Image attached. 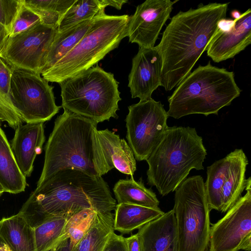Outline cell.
I'll return each instance as SVG.
<instances>
[{"mask_svg": "<svg viewBox=\"0 0 251 251\" xmlns=\"http://www.w3.org/2000/svg\"><path fill=\"white\" fill-rule=\"evenodd\" d=\"M231 16L234 19H238L241 16V13L238 10L234 9L231 11Z\"/></svg>", "mask_w": 251, "mask_h": 251, "instance_id": "obj_42", "label": "cell"}, {"mask_svg": "<svg viewBox=\"0 0 251 251\" xmlns=\"http://www.w3.org/2000/svg\"><path fill=\"white\" fill-rule=\"evenodd\" d=\"M4 193V191L1 186L0 185V196L2 195V194Z\"/></svg>", "mask_w": 251, "mask_h": 251, "instance_id": "obj_43", "label": "cell"}, {"mask_svg": "<svg viewBox=\"0 0 251 251\" xmlns=\"http://www.w3.org/2000/svg\"><path fill=\"white\" fill-rule=\"evenodd\" d=\"M57 28L39 22L9 36L1 58L11 68L41 75L44 62Z\"/></svg>", "mask_w": 251, "mask_h": 251, "instance_id": "obj_12", "label": "cell"}, {"mask_svg": "<svg viewBox=\"0 0 251 251\" xmlns=\"http://www.w3.org/2000/svg\"><path fill=\"white\" fill-rule=\"evenodd\" d=\"M47 251H53V248L51 249H50V250H48Z\"/></svg>", "mask_w": 251, "mask_h": 251, "instance_id": "obj_44", "label": "cell"}, {"mask_svg": "<svg viewBox=\"0 0 251 251\" xmlns=\"http://www.w3.org/2000/svg\"><path fill=\"white\" fill-rule=\"evenodd\" d=\"M175 191L178 251H208L210 210L203 178L189 177Z\"/></svg>", "mask_w": 251, "mask_h": 251, "instance_id": "obj_8", "label": "cell"}, {"mask_svg": "<svg viewBox=\"0 0 251 251\" xmlns=\"http://www.w3.org/2000/svg\"><path fill=\"white\" fill-rule=\"evenodd\" d=\"M106 7L104 0H75L61 18L57 31H62L79 23L93 19Z\"/></svg>", "mask_w": 251, "mask_h": 251, "instance_id": "obj_26", "label": "cell"}, {"mask_svg": "<svg viewBox=\"0 0 251 251\" xmlns=\"http://www.w3.org/2000/svg\"><path fill=\"white\" fill-rule=\"evenodd\" d=\"M116 205L101 176L67 169L36 187L19 212L33 227L50 217L71 216L89 208L96 212L109 213Z\"/></svg>", "mask_w": 251, "mask_h": 251, "instance_id": "obj_2", "label": "cell"}, {"mask_svg": "<svg viewBox=\"0 0 251 251\" xmlns=\"http://www.w3.org/2000/svg\"><path fill=\"white\" fill-rule=\"evenodd\" d=\"M248 163L243 150L237 149L207 167L204 189L210 211L227 212L241 197Z\"/></svg>", "mask_w": 251, "mask_h": 251, "instance_id": "obj_10", "label": "cell"}, {"mask_svg": "<svg viewBox=\"0 0 251 251\" xmlns=\"http://www.w3.org/2000/svg\"><path fill=\"white\" fill-rule=\"evenodd\" d=\"M176 2L177 0H147L138 5L134 13L129 16L127 26L129 42L137 44L139 48L154 47Z\"/></svg>", "mask_w": 251, "mask_h": 251, "instance_id": "obj_14", "label": "cell"}, {"mask_svg": "<svg viewBox=\"0 0 251 251\" xmlns=\"http://www.w3.org/2000/svg\"><path fill=\"white\" fill-rule=\"evenodd\" d=\"M53 251H71L69 239L58 243L53 248Z\"/></svg>", "mask_w": 251, "mask_h": 251, "instance_id": "obj_38", "label": "cell"}, {"mask_svg": "<svg viewBox=\"0 0 251 251\" xmlns=\"http://www.w3.org/2000/svg\"><path fill=\"white\" fill-rule=\"evenodd\" d=\"M98 136L105 157L113 167L133 177L136 170V159L128 144L119 135L106 128L98 130Z\"/></svg>", "mask_w": 251, "mask_h": 251, "instance_id": "obj_19", "label": "cell"}, {"mask_svg": "<svg viewBox=\"0 0 251 251\" xmlns=\"http://www.w3.org/2000/svg\"><path fill=\"white\" fill-rule=\"evenodd\" d=\"M11 69L0 56V90L9 98Z\"/></svg>", "mask_w": 251, "mask_h": 251, "instance_id": "obj_33", "label": "cell"}, {"mask_svg": "<svg viewBox=\"0 0 251 251\" xmlns=\"http://www.w3.org/2000/svg\"><path fill=\"white\" fill-rule=\"evenodd\" d=\"M95 211L86 209L75 213L68 219L59 243L69 239L71 250L78 244L87 232L93 220Z\"/></svg>", "mask_w": 251, "mask_h": 251, "instance_id": "obj_29", "label": "cell"}, {"mask_svg": "<svg viewBox=\"0 0 251 251\" xmlns=\"http://www.w3.org/2000/svg\"><path fill=\"white\" fill-rule=\"evenodd\" d=\"M162 59L156 46L139 48L132 60L128 86L131 98L140 100L151 98L153 92L161 86Z\"/></svg>", "mask_w": 251, "mask_h": 251, "instance_id": "obj_15", "label": "cell"}, {"mask_svg": "<svg viewBox=\"0 0 251 251\" xmlns=\"http://www.w3.org/2000/svg\"><path fill=\"white\" fill-rule=\"evenodd\" d=\"M229 3H200L174 16L157 46L162 59L161 84L166 91L191 72L225 18Z\"/></svg>", "mask_w": 251, "mask_h": 251, "instance_id": "obj_1", "label": "cell"}, {"mask_svg": "<svg viewBox=\"0 0 251 251\" xmlns=\"http://www.w3.org/2000/svg\"><path fill=\"white\" fill-rule=\"evenodd\" d=\"M75 0H22L23 4L40 18L44 25L58 27V23Z\"/></svg>", "mask_w": 251, "mask_h": 251, "instance_id": "obj_28", "label": "cell"}, {"mask_svg": "<svg viewBox=\"0 0 251 251\" xmlns=\"http://www.w3.org/2000/svg\"><path fill=\"white\" fill-rule=\"evenodd\" d=\"M59 84L64 109L98 124L117 118L121 98L113 74L91 67Z\"/></svg>", "mask_w": 251, "mask_h": 251, "instance_id": "obj_7", "label": "cell"}, {"mask_svg": "<svg viewBox=\"0 0 251 251\" xmlns=\"http://www.w3.org/2000/svg\"><path fill=\"white\" fill-rule=\"evenodd\" d=\"M127 251H140V244L137 234L125 237Z\"/></svg>", "mask_w": 251, "mask_h": 251, "instance_id": "obj_36", "label": "cell"}, {"mask_svg": "<svg viewBox=\"0 0 251 251\" xmlns=\"http://www.w3.org/2000/svg\"><path fill=\"white\" fill-rule=\"evenodd\" d=\"M241 92L233 72L213 66L209 61L191 72L168 97L167 114L176 119L194 114L217 115Z\"/></svg>", "mask_w": 251, "mask_h": 251, "instance_id": "obj_5", "label": "cell"}, {"mask_svg": "<svg viewBox=\"0 0 251 251\" xmlns=\"http://www.w3.org/2000/svg\"><path fill=\"white\" fill-rule=\"evenodd\" d=\"M114 214L95 212L86 233L71 251H102L111 234L114 232Z\"/></svg>", "mask_w": 251, "mask_h": 251, "instance_id": "obj_24", "label": "cell"}, {"mask_svg": "<svg viewBox=\"0 0 251 251\" xmlns=\"http://www.w3.org/2000/svg\"><path fill=\"white\" fill-rule=\"evenodd\" d=\"M105 4L106 6H110L115 7V8L120 10L121 9L122 6L128 1L127 0H104Z\"/></svg>", "mask_w": 251, "mask_h": 251, "instance_id": "obj_40", "label": "cell"}, {"mask_svg": "<svg viewBox=\"0 0 251 251\" xmlns=\"http://www.w3.org/2000/svg\"></svg>", "mask_w": 251, "mask_h": 251, "instance_id": "obj_45", "label": "cell"}, {"mask_svg": "<svg viewBox=\"0 0 251 251\" xmlns=\"http://www.w3.org/2000/svg\"><path fill=\"white\" fill-rule=\"evenodd\" d=\"M243 250L245 251H251V233L247 235L241 242L239 250Z\"/></svg>", "mask_w": 251, "mask_h": 251, "instance_id": "obj_39", "label": "cell"}, {"mask_svg": "<svg viewBox=\"0 0 251 251\" xmlns=\"http://www.w3.org/2000/svg\"><path fill=\"white\" fill-rule=\"evenodd\" d=\"M136 234L140 251H178L176 219L173 209L145 225Z\"/></svg>", "mask_w": 251, "mask_h": 251, "instance_id": "obj_18", "label": "cell"}, {"mask_svg": "<svg viewBox=\"0 0 251 251\" xmlns=\"http://www.w3.org/2000/svg\"><path fill=\"white\" fill-rule=\"evenodd\" d=\"M129 20L128 15H109L102 11L74 49L41 76L59 84L92 67L127 36Z\"/></svg>", "mask_w": 251, "mask_h": 251, "instance_id": "obj_6", "label": "cell"}, {"mask_svg": "<svg viewBox=\"0 0 251 251\" xmlns=\"http://www.w3.org/2000/svg\"><path fill=\"white\" fill-rule=\"evenodd\" d=\"M251 43V9H248L237 19L234 28L228 32L217 29L205 50L216 63L233 58Z\"/></svg>", "mask_w": 251, "mask_h": 251, "instance_id": "obj_16", "label": "cell"}, {"mask_svg": "<svg viewBox=\"0 0 251 251\" xmlns=\"http://www.w3.org/2000/svg\"><path fill=\"white\" fill-rule=\"evenodd\" d=\"M102 251H127L125 237L112 232Z\"/></svg>", "mask_w": 251, "mask_h": 251, "instance_id": "obj_34", "label": "cell"}, {"mask_svg": "<svg viewBox=\"0 0 251 251\" xmlns=\"http://www.w3.org/2000/svg\"><path fill=\"white\" fill-rule=\"evenodd\" d=\"M26 184V177L20 171L0 126V185L4 192L16 194L24 191Z\"/></svg>", "mask_w": 251, "mask_h": 251, "instance_id": "obj_21", "label": "cell"}, {"mask_svg": "<svg viewBox=\"0 0 251 251\" xmlns=\"http://www.w3.org/2000/svg\"><path fill=\"white\" fill-rule=\"evenodd\" d=\"M69 217H50L33 227L36 251H47L59 243Z\"/></svg>", "mask_w": 251, "mask_h": 251, "instance_id": "obj_27", "label": "cell"}, {"mask_svg": "<svg viewBox=\"0 0 251 251\" xmlns=\"http://www.w3.org/2000/svg\"><path fill=\"white\" fill-rule=\"evenodd\" d=\"M237 20V19L223 18L218 22L217 29L221 32L230 31L234 28Z\"/></svg>", "mask_w": 251, "mask_h": 251, "instance_id": "obj_35", "label": "cell"}, {"mask_svg": "<svg viewBox=\"0 0 251 251\" xmlns=\"http://www.w3.org/2000/svg\"><path fill=\"white\" fill-rule=\"evenodd\" d=\"M0 251H11L4 240L0 235Z\"/></svg>", "mask_w": 251, "mask_h": 251, "instance_id": "obj_41", "label": "cell"}, {"mask_svg": "<svg viewBox=\"0 0 251 251\" xmlns=\"http://www.w3.org/2000/svg\"><path fill=\"white\" fill-rule=\"evenodd\" d=\"M93 19L57 32L45 58L41 74L53 66L74 49L89 29Z\"/></svg>", "mask_w": 251, "mask_h": 251, "instance_id": "obj_23", "label": "cell"}, {"mask_svg": "<svg viewBox=\"0 0 251 251\" xmlns=\"http://www.w3.org/2000/svg\"><path fill=\"white\" fill-rule=\"evenodd\" d=\"M9 36V34L6 28L0 23V56L4 49L5 44Z\"/></svg>", "mask_w": 251, "mask_h": 251, "instance_id": "obj_37", "label": "cell"}, {"mask_svg": "<svg viewBox=\"0 0 251 251\" xmlns=\"http://www.w3.org/2000/svg\"><path fill=\"white\" fill-rule=\"evenodd\" d=\"M118 204L127 203L149 208L158 207L159 201L154 192L145 187L141 178L135 181L130 179H120L113 189Z\"/></svg>", "mask_w": 251, "mask_h": 251, "instance_id": "obj_25", "label": "cell"}, {"mask_svg": "<svg viewBox=\"0 0 251 251\" xmlns=\"http://www.w3.org/2000/svg\"><path fill=\"white\" fill-rule=\"evenodd\" d=\"M206 155L202 138L195 127L168 126L146 160L148 184L166 196L175 191L192 169H204Z\"/></svg>", "mask_w": 251, "mask_h": 251, "instance_id": "obj_4", "label": "cell"}, {"mask_svg": "<svg viewBox=\"0 0 251 251\" xmlns=\"http://www.w3.org/2000/svg\"><path fill=\"white\" fill-rule=\"evenodd\" d=\"M126 118L128 144L138 161L146 160L162 139L168 126L167 111L152 98L128 107Z\"/></svg>", "mask_w": 251, "mask_h": 251, "instance_id": "obj_11", "label": "cell"}, {"mask_svg": "<svg viewBox=\"0 0 251 251\" xmlns=\"http://www.w3.org/2000/svg\"><path fill=\"white\" fill-rule=\"evenodd\" d=\"M0 116L3 122L15 129L19 125L23 124V120L12 105L9 98L0 90Z\"/></svg>", "mask_w": 251, "mask_h": 251, "instance_id": "obj_32", "label": "cell"}, {"mask_svg": "<svg viewBox=\"0 0 251 251\" xmlns=\"http://www.w3.org/2000/svg\"><path fill=\"white\" fill-rule=\"evenodd\" d=\"M0 235L11 251H36L34 228L20 212L0 220Z\"/></svg>", "mask_w": 251, "mask_h": 251, "instance_id": "obj_20", "label": "cell"}, {"mask_svg": "<svg viewBox=\"0 0 251 251\" xmlns=\"http://www.w3.org/2000/svg\"><path fill=\"white\" fill-rule=\"evenodd\" d=\"M114 210V230L122 234L139 229L164 213L159 207L153 208L127 203L117 204Z\"/></svg>", "mask_w": 251, "mask_h": 251, "instance_id": "obj_22", "label": "cell"}, {"mask_svg": "<svg viewBox=\"0 0 251 251\" xmlns=\"http://www.w3.org/2000/svg\"><path fill=\"white\" fill-rule=\"evenodd\" d=\"M39 22V17L22 2L9 36H14Z\"/></svg>", "mask_w": 251, "mask_h": 251, "instance_id": "obj_30", "label": "cell"}, {"mask_svg": "<svg viewBox=\"0 0 251 251\" xmlns=\"http://www.w3.org/2000/svg\"><path fill=\"white\" fill-rule=\"evenodd\" d=\"M11 69L9 98L23 122L44 123L50 120L61 107L55 103L53 87L39 74Z\"/></svg>", "mask_w": 251, "mask_h": 251, "instance_id": "obj_9", "label": "cell"}, {"mask_svg": "<svg viewBox=\"0 0 251 251\" xmlns=\"http://www.w3.org/2000/svg\"><path fill=\"white\" fill-rule=\"evenodd\" d=\"M251 178L246 193L223 218L210 227L208 251H238L243 239L251 233Z\"/></svg>", "mask_w": 251, "mask_h": 251, "instance_id": "obj_13", "label": "cell"}, {"mask_svg": "<svg viewBox=\"0 0 251 251\" xmlns=\"http://www.w3.org/2000/svg\"><path fill=\"white\" fill-rule=\"evenodd\" d=\"M45 141L44 123L21 124L15 129L10 147L20 171L26 178L31 176L34 160L41 153Z\"/></svg>", "mask_w": 251, "mask_h": 251, "instance_id": "obj_17", "label": "cell"}, {"mask_svg": "<svg viewBox=\"0 0 251 251\" xmlns=\"http://www.w3.org/2000/svg\"><path fill=\"white\" fill-rule=\"evenodd\" d=\"M95 121L64 109L57 117L45 148L39 187L59 171L78 169L101 176L114 168L107 160Z\"/></svg>", "mask_w": 251, "mask_h": 251, "instance_id": "obj_3", "label": "cell"}, {"mask_svg": "<svg viewBox=\"0 0 251 251\" xmlns=\"http://www.w3.org/2000/svg\"><path fill=\"white\" fill-rule=\"evenodd\" d=\"M22 4V0H0V23L9 35Z\"/></svg>", "mask_w": 251, "mask_h": 251, "instance_id": "obj_31", "label": "cell"}]
</instances>
